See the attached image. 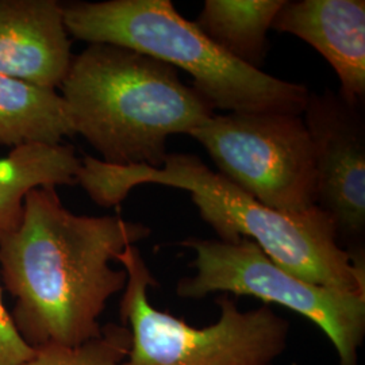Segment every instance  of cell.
<instances>
[{"label":"cell","instance_id":"cell-1","mask_svg":"<svg viewBox=\"0 0 365 365\" xmlns=\"http://www.w3.org/2000/svg\"><path fill=\"white\" fill-rule=\"evenodd\" d=\"M150 233L119 215H76L54 187L29 191L19 225L0 233L1 277L27 345L73 348L98 337L107 302L128 282L126 271L111 262Z\"/></svg>","mask_w":365,"mask_h":365},{"label":"cell","instance_id":"cell-2","mask_svg":"<svg viewBox=\"0 0 365 365\" xmlns=\"http://www.w3.org/2000/svg\"><path fill=\"white\" fill-rule=\"evenodd\" d=\"M92 200L120 205L137 185L160 184L191 194L199 215L218 240L256 242L280 268L321 287L365 292L364 256L341 247L333 220L314 207L300 214L269 209L194 155L168 153L161 168L113 165L86 156L76 175Z\"/></svg>","mask_w":365,"mask_h":365},{"label":"cell","instance_id":"cell-3","mask_svg":"<svg viewBox=\"0 0 365 365\" xmlns=\"http://www.w3.org/2000/svg\"><path fill=\"white\" fill-rule=\"evenodd\" d=\"M60 87L75 134L113 165L161 168L168 138L190 135L215 114L176 68L110 43L73 57Z\"/></svg>","mask_w":365,"mask_h":365},{"label":"cell","instance_id":"cell-4","mask_svg":"<svg viewBox=\"0 0 365 365\" xmlns=\"http://www.w3.org/2000/svg\"><path fill=\"white\" fill-rule=\"evenodd\" d=\"M68 34L128 48L182 69L214 110L302 115L310 91L237 61L170 0L76 1L63 6Z\"/></svg>","mask_w":365,"mask_h":365},{"label":"cell","instance_id":"cell-5","mask_svg":"<svg viewBox=\"0 0 365 365\" xmlns=\"http://www.w3.org/2000/svg\"><path fill=\"white\" fill-rule=\"evenodd\" d=\"M115 261L128 274L119 315L130 331V349L122 365H274L286 352L289 324L269 304L242 312L222 294L215 299L217 321L191 327L152 306L148 291L157 280L137 245L126 247Z\"/></svg>","mask_w":365,"mask_h":365},{"label":"cell","instance_id":"cell-6","mask_svg":"<svg viewBox=\"0 0 365 365\" xmlns=\"http://www.w3.org/2000/svg\"><path fill=\"white\" fill-rule=\"evenodd\" d=\"M182 247L194 250L192 276L182 277L176 294L199 300L222 292L274 303L312 321L327 336L339 365H359L365 339V292H344L309 283L274 264L248 238L230 244L188 238Z\"/></svg>","mask_w":365,"mask_h":365},{"label":"cell","instance_id":"cell-7","mask_svg":"<svg viewBox=\"0 0 365 365\" xmlns=\"http://www.w3.org/2000/svg\"><path fill=\"white\" fill-rule=\"evenodd\" d=\"M190 135L218 173L261 205L287 214L317 207L313 144L302 115L214 114Z\"/></svg>","mask_w":365,"mask_h":365},{"label":"cell","instance_id":"cell-8","mask_svg":"<svg viewBox=\"0 0 365 365\" xmlns=\"http://www.w3.org/2000/svg\"><path fill=\"white\" fill-rule=\"evenodd\" d=\"M303 122L313 144L317 207L333 220L341 247L365 232V120L339 92H310ZM345 248V247H344Z\"/></svg>","mask_w":365,"mask_h":365},{"label":"cell","instance_id":"cell-9","mask_svg":"<svg viewBox=\"0 0 365 365\" xmlns=\"http://www.w3.org/2000/svg\"><path fill=\"white\" fill-rule=\"evenodd\" d=\"M272 29L313 46L339 76V96L351 105L363 107L364 0H286Z\"/></svg>","mask_w":365,"mask_h":365},{"label":"cell","instance_id":"cell-10","mask_svg":"<svg viewBox=\"0 0 365 365\" xmlns=\"http://www.w3.org/2000/svg\"><path fill=\"white\" fill-rule=\"evenodd\" d=\"M72 58L58 1L0 0V75L56 90Z\"/></svg>","mask_w":365,"mask_h":365},{"label":"cell","instance_id":"cell-11","mask_svg":"<svg viewBox=\"0 0 365 365\" xmlns=\"http://www.w3.org/2000/svg\"><path fill=\"white\" fill-rule=\"evenodd\" d=\"M75 130L56 90L0 75V145H58Z\"/></svg>","mask_w":365,"mask_h":365},{"label":"cell","instance_id":"cell-12","mask_svg":"<svg viewBox=\"0 0 365 365\" xmlns=\"http://www.w3.org/2000/svg\"><path fill=\"white\" fill-rule=\"evenodd\" d=\"M81 160L64 145H26L0 158V233L22 220L24 200L36 187L75 184Z\"/></svg>","mask_w":365,"mask_h":365},{"label":"cell","instance_id":"cell-13","mask_svg":"<svg viewBox=\"0 0 365 365\" xmlns=\"http://www.w3.org/2000/svg\"><path fill=\"white\" fill-rule=\"evenodd\" d=\"M286 0H206L194 24L223 52L260 69L267 53V34Z\"/></svg>","mask_w":365,"mask_h":365},{"label":"cell","instance_id":"cell-14","mask_svg":"<svg viewBox=\"0 0 365 365\" xmlns=\"http://www.w3.org/2000/svg\"><path fill=\"white\" fill-rule=\"evenodd\" d=\"M130 349V331L122 324H106L98 337L78 346H49L22 365H122Z\"/></svg>","mask_w":365,"mask_h":365},{"label":"cell","instance_id":"cell-15","mask_svg":"<svg viewBox=\"0 0 365 365\" xmlns=\"http://www.w3.org/2000/svg\"><path fill=\"white\" fill-rule=\"evenodd\" d=\"M34 354L36 351L27 345L14 325L0 291V365L25 364Z\"/></svg>","mask_w":365,"mask_h":365}]
</instances>
